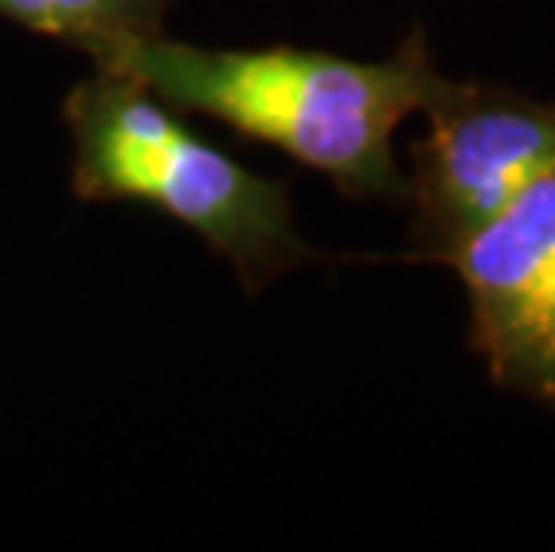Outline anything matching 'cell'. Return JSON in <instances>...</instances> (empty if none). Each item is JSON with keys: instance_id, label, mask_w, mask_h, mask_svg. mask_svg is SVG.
<instances>
[{"instance_id": "obj_3", "label": "cell", "mask_w": 555, "mask_h": 552, "mask_svg": "<svg viewBox=\"0 0 555 552\" xmlns=\"http://www.w3.org/2000/svg\"><path fill=\"white\" fill-rule=\"evenodd\" d=\"M430 133L409 147L412 258L444 262L555 166V104L494 84L441 79L423 104Z\"/></svg>"}, {"instance_id": "obj_4", "label": "cell", "mask_w": 555, "mask_h": 552, "mask_svg": "<svg viewBox=\"0 0 555 552\" xmlns=\"http://www.w3.org/2000/svg\"><path fill=\"white\" fill-rule=\"evenodd\" d=\"M444 262L463 277L488 377L555 413V166Z\"/></svg>"}, {"instance_id": "obj_5", "label": "cell", "mask_w": 555, "mask_h": 552, "mask_svg": "<svg viewBox=\"0 0 555 552\" xmlns=\"http://www.w3.org/2000/svg\"><path fill=\"white\" fill-rule=\"evenodd\" d=\"M172 0H0L11 26L68 43L104 65L126 43L158 37Z\"/></svg>"}, {"instance_id": "obj_2", "label": "cell", "mask_w": 555, "mask_h": 552, "mask_svg": "<svg viewBox=\"0 0 555 552\" xmlns=\"http://www.w3.org/2000/svg\"><path fill=\"white\" fill-rule=\"evenodd\" d=\"M62 119L79 202L169 216L227 258L247 295L319 258L294 227L291 180L241 166L133 76L98 68L68 90Z\"/></svg>"}, {"instance_id": "obj_1", "label": "cell", "mask_w": 555, "mask_h": 552, "mask_svg": "<svg viewBox=\"0 0 555 552\" xmlns=\"http://www.w3.org/2000/svg\"><path fill=\"white\" fill-rule=\"evenodd\" d=\"M104 73L133 76L176 112L205 115L241 140L269 144L334 180L345 197H405L395 133L441 87L427 33L412 29L387 62L276 43L258 51L197 47L158 33L126 43Z\"/></svg>"}]
</instances>
